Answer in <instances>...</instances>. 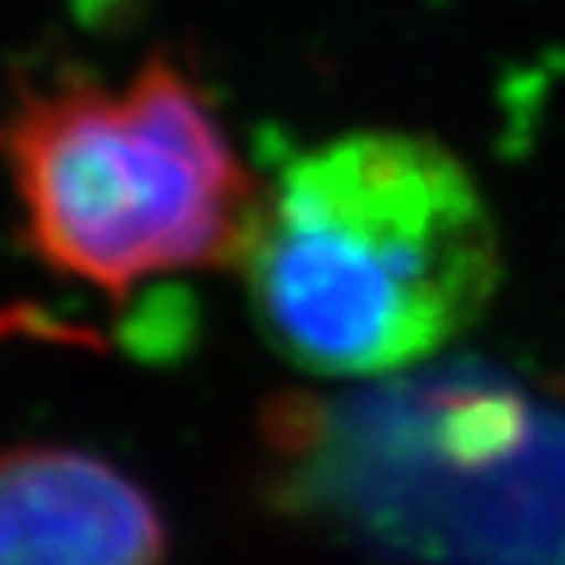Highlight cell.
I'll use <instances>...</instances> for the list:
<instances>
[{
	"label": "cell",
	"instance_id": "4",
	"mask_svg": "<svg viewBox=\"0 0 565 565\" xmlns=\"http://www.w3.org/2000/svg\"><path fill=\"white\" fill-rule=\"evenodd\" d=\"M4 338H32V342L63 345V350H103V334L32 302H0V342Z\"/></svg>",
	"mask_w": 565,
	"mask_h": 565
},
{
	"label": "cell",
	"instance_id": "3",
	"mask_svg": "<svg viewBox=\"0 0 565 565\" xmlns=\"http://www.w3.org/2000/svg\"><path fill=\"white\" fill-rule=\"evenodd\" d=\"M169 534L130 476L63 444L0 451V565H166Z\"/></svg>",
	"mask_w": 565,
	"mask_h": 565
},
{
	"label": "cell",
	"instance_id": "2",
	"mask_svg": "<svg viewBox=\"0 0 565 565\" xmlns=\"http://www.w3.org/2000/svg\"><path fill=\"white\" fill-rule=\"evenodd\" d=\"M0 166L32 256L110 299L239 267L264 185L166 55L122 83L60 75L0 115Z\"/></svg>",
	"mask_w": 565,
	"mask_h": 565
},
{
	"label": "cell",
	"instance_id": "1",
	"mask_svg": "<svg viewBox=\"0 0 565 565\" xmlns=\"http://www.w3.org/2000/svg\"><path fill=\"white\" fill-rule=\"evenodd\" d=\"M239 271L259 334L291 365L385 377L476 327L503 244L444 141L353 130L282 161Z\"/></svg>",
	"mask_w": 565,
	"mask_h": 565
}]
</instances>
